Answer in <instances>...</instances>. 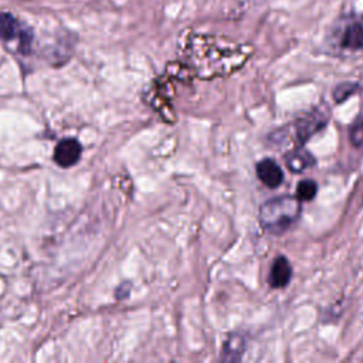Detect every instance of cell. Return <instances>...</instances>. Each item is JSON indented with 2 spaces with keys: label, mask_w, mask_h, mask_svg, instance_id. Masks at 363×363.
<instances>
[{
  "label": "cell",
  "mask_w": 363,
  "mask_h": 363,
  "mask_svg": "<svg viewBox=\"0 0 363 363\" xmlns=\"http://www.w3.org/2000/svg\"><path fill=\"white\" fill-rule=\"evenodd\" d=\"M350 142L354 146L363 145V118L356 121L350 128Z\"/></svg>",
  "instance_id": "7c38bea8"
},
{
  "label": "cell",
  "mask_w": 363,
  "mask_h": 363,
  "mask_svg": "<svg viewBox=\"0 0 363 363\" xmlns=\"http://www.w3.org/2000/svg\"><path fill=\"white\" fill-rule=\"evenodd\" d=\"M326 119L322 118L319 113L318 115H306L299 123H298V136L302 142L311 138L316 130H319L322 126H325Z\"/></svg>",
  "instance_id": "9c48e42d"
},
{
  "label": "cell",
  "mask_w": 363,
  "mask_h": 363,
  "mask_svg": "<svg viewBox=\"0 0 363 363\" xmlns=\"http://www.w3.org/2000/svg\"><path fill=\"white\" fill-rule=\"evenodd\" d=\"M257 176L268 187H278L284 180V173L279 164L268 157L257 164Z\"/></svg>",
  "instance_id": "5b68a950"
},
{
  "label": "cell",
  "mask_w": 363,
  "mask_h": 363,
  "mask_svg": "<svg viewBox=\"0 0 363 363\" xmlns=\"http://www.w3.org/2000/svg\"><path fill=\"white\" fill-rule=\"evenodd\" d=\"M82 147L79 142L74 138H67L58 142L54 149V162L61 167H69L78 162L81 157Z\"/></svg>",
  "instance_id": "3957f363"
},
{
  "label": "cell",
  "mask_w": 363,
  "mask_h": 363,
  "mask_svg": "<svg viewBox=\"0 0 363 363\" xmlns=\"http://www.w3.org/2000/svg\"><path fill=\"white\" fill-rule=\"evenodd\" d=\"M286 166L291 172H296V173H301L303 170H306L308 167L313 166L315 164V159L313 156L305 150V149H296V150H292L291 153L286 155Z\"/></svg>",
  "instance_id": "ba28073f"
},
{
  "label": "cell",
  "mask_w": 363,
  "mask_h": 363,
  "mask_svg": "<svg viewBox=\"0 0 363 363\" xmlns=\"http://www.w3.org/2000/svg\"><path fill=\"white\" fill-rule=\"evenodd\" d=\"M301 213L298 197L281 196L265 201L258 211L261 225L271 233H282L291 227Z\"/></svg>",
  "instance_id": "6da1fadb"
},
{
  "label": "cell",
  "mask_w": 363,
  "mask_h": 363,
  "mask_svg": "<svg viewBox=\"0 0 363 363\" xmlns=\"http://www.w3.org/2000/svg\"><path fill=\"white\" fill-rule=\"evenodd\" d=\"M340 45L346 50H360L363 47V23L357 20H350L342 27Z\"/></svg>",
  "instance_id": "277c9868"
},
{
  "label": "cell",
  "mask_w": 363,
  "mask_h": 363,
  "mask_svg": "<svg viewBox=\"0 0 363 363\" xmlns=\"http://www.w3.org/2000/svg\"><path fill=\"white\" fill-rule=\"evenodd\" d=\"M245 349V342L244 337L238 333H234L231 336H228V339L225 340L224 346H223V352H221V360L224 362H237L241 359L242 353Z\"/></svg>",
  "instance_id": "52a82bcc"
},
{
  "label": "cell",
  "mask_w": 363,
  "mask_h": 363,
  "mask_svg": "<svg viewBox=\"0 0 363 363\" xmlns=\"http://www.w3.org/2000/svg\"><path fill=\"white\" fill-rule=\"evenodd\" d=\"M354 89H356V84H350V82H346V84H342L339 85L335 92H333V98L336 102H343L345 99H347L352 94H354Z\"/></svg>",
  "instance_id": "8fae6325"
},
{
  "label": "cell",
  "mask_w": 363,
  "mask_h": 363,
  "mask_svg": "<svg viewBox=\"0 0 363 363\" xmlns=\"http://www.w3.org/2000/svg\"><path fill=\"white\" fill-rule=\"evenodd\" d=\"M316 191H318V184L311 179L301 180L296 186V197L302 201L312 200L316 196Z\"/></svg>",
  "instance_id": "30bf717a"
},
{
  "label": "cell",
  "mask_w": 363,
  "mask_h": 363,
  "mask_svg": "<svg viewBox=\"0 0 363 363\" xmlns=\"http://www.w3.org/2000/svg\"><path fill=\"white\" fill-rule=\"evenodd\" d=\"M0 38L4 41L18 40V50L21 52H27L30 51L33 34L11 13L0 11Z\"/></svg>",
  "instance_id": "7a4b0ae2"
},
{
  "label": "cell",
  "mask_w": 363,
  "mask_h": 363,
  "mask_svg": "<svg viewBox=\"0 0 363 363\" xmlns=\"http://www.w3.org/2000/svg\"><path fill=\"white\" fill-rule=\"evenodd\" d=\"M292 277V268L285 257H277L269 272V284L272 288L285 286Z\"/></svg>",
  "instance_id": "8992f818"
}]
</instances>
